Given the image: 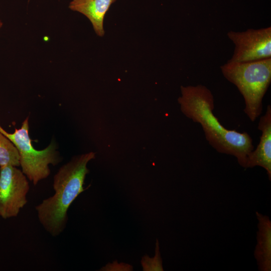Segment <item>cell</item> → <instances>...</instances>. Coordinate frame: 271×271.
Masks as SVG:
<instances>
[{
    "instance_id": "ba28073f",
    "label": "cell",
    "mask_w": 271,
    "mask_h": 271,
    "mask_svg": "<svg viewBox=\"0 0 271 271\" xmlns=\"http://www.w3.org/2000/svg\"><path fill=\"white\" fill-rule=\"evenodd\" d=\"M258 220L256 244L254 251L258 269L271 270V221L269 217L256 212Z\"/></svg>"
},
{
    "instance_id": "52a82bcc",
    "label": "cell",
    "mask_w": 271,
    "mask_h": 271,
    "mask_svg": "<svg viewBox=\"0 0 271 271\" xmlns=\"http://www.w3.org/2000/svg\"><path fill=\"white\" fill-rule=\"evenodd\" d=\"M258 129L261 131L259 142L248 155L246 169L259 166L266 171L271 180V106L268 105L265 114L260 118Z\"/></svg>"
},
{
    "instance_id": "7a4b0ae2",
    "label": "cell",
    "mask_w": 271,
    "mask_h": 271,
    "mask_svg": "<svg viewBox=\"0 0 271 271\" xmlns=\"http://www.w3.org/2000/svg\"><path fill=\"white\" fill-rule=\"evenodd\" d=\"M95 153L90 152L73 157L62 166L53 177L54 194L35 207L39 222L51 236L61 234L66 227L68 210L75 199L85 190L87 165L94 159Z\"/></svg>"
},
{
    "instance_id": "30bf717a",
    "label": "cell",
    "mask_w": 271,
    "mask_h": 271,
    "mask_svg": "<svg viewBox=\"0 0 271 271\" xmlns=\"http://www.w3.org/2000/svg\"><path fill=\"white\" fill-rule=\"evenodd\" d=\"M8 165L20 166V155L13 143L0 132V168Z\"/></svg>"
},
{
    "instance_id": "8992f818",
    "label": "cell",
    "mask_w": 271,
    "mask_h": 271,
    "mask_svg": "<svg viewBox=\"0 0 271 271\" xmlns=\"http://www.w3.org/2000/svg\"><path fill=\"white\" fill-rule=\"evenodd\" d=\"M227 36L235 45L228 61L245 62L271 58V27L243 32L230 31Z\"/></svg>"
},
{
    "instance_id": "8fae6325",
    "label": "cell",
    "mask_w": 271,
    "mask_h": 271,
    "mask_svg": "<svg viewBox=\"0 0 271 271\" xmlns=\"http://www.w3.org/2000/svg\"><path fill=\"white\" fill-rule=\"evenodd\" d=\"M155 253V256L152 258L149 256H143L141 263L144 270H163L158 240L156 241Z\"/></svg>"
},
{
    "instance_id": "9c48e42d",
    "label": "cell",
    "mask_w": 271,
    "mask_h": 271,
    "mask_svg": "<svg viewBox=\"0 0 271 271\" xmlns=\"http://www.w3.org/2000/svg\"><path fill=\"white\" fill-rule=\"evenodd\" d=\"M116 0H72L70 10L86 16L92 25L95 33L102 37L104 35L103 22L105 14Z\"/></svg>"
},
{
    "instance_id": "6da1fadb",
    "label": "cell",
    "mask_w": 271,
    "mask_h": 271,
    "mask_svg": "<svg viewBox=\"0 0 271 271\" xmlns=\"http://www.w3.org/2000/svg\"><path fill=\"white\" fill-rule=\"evenodd\" d=\"M178 101L182 112L199 123L209 144L218 153L234 156L246 169L247 159L253 150L252 140L246 132L227 129L213 113L214 100L205 86H181Z\"/></svg>"
},
{
    "instance_id": "277c9868",
    "label": "cell",
    "mask_w": 271,
    "mask_h": 271,
    "mask_svg": "<svg viewBox=\"0 0 271 271\" xmlns=\"http://www.w3.org/2000/svg\"><path fill=\"white\" fill-rule=\"evenodd\" d=\"M29 117L21 127L12 133L6 131L0 125V132L7 137L17 149L20 155L22 171L34 185L50 174L49 165L56 166L61 161L57 146L52 142L46 148L37 150L31 143L29 134Z\"/></svg>"
},
{
    "instance_id": "5b68a950",
    "label": "cell",
    "mask_w": 271,
    "mask_h": 271,
    "mask_svg": "<svg viewBox=\"0 0 271 271\" xmlns=\"http://www.w3.org/2000/svg\"><path fill=\"white\" fill-rule=\"evenodd\" d=\"M28 179L17 167L0 168V217L4 219L17 217L27 203L30 190Z\"/></svg>"
},
{
    "instance_id": "7c38bea8",
    "label": "cell",
    "mask_w": 271,
    "mask_h": 271,
    "mask_svg": "<svg viewBox=\"0 0 271 271\" xmlns=\"http://www.w3.org/2000/svg\"><path fill=\"white\" fill-rule=\"evenodd\" d=\"M2 26H3V23L1 21H0V30L2 28Z\"/></svg>"
},
{
    "instance_id": "3957f363",
    "label": "cell",
    "mask_w": 271,
    "mask_h": 271,
    "mask_svg": "<svg viewBox=\"0 0 271 271\" xmlns=\"http://www.w3.org/2000/svg\"><path fill=\"white\" fill-rule=\"evenodd\" d=\"M220 69L242 95L244 112L254 121L262 112V99L270 84L271 58L245 62L228 61Z\"/></svg>"
}]
</instances>
